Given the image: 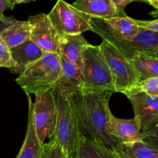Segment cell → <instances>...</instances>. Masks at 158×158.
<instances>
[{
  "instance_id": "1",
  "label": "cell",
  "mask_w": 158,
  "mask_h": 158,
  "mask_svg": "<svg viewBox=\"0 0 158 158\" xmlns=\"http://www.w3.org/2000/svg\"><path fill=\"white\" fill-rule=\"evenodd\" d=\"M113 92L71 95L81 135L113 150L119 141L109 130V99Z\"/></svg>"
},
{
  "instance_id": "2",
  "label": "cell",
  "mask_w": 158,
  "mask_h": 158,
  "mask_svg": "<svg viewBox=\"0 0 158 158\" xmlns=\"http://www.w3.org/2000/svg\"><path fill=\"white\" fill-rule=\"evenodd\" d=\"M60 57L56 53H44L36 61L18 76L16 82L27 96L52 90L60 74Z\"/></svg>"
},
{
  "instance_id": "3",
  "label": "cell",
  "mask_w": 158,
  "mask_h": 158,
  "mask_svg": "<svg viewBox=\"0 0 158 158\" xmlns=\"http://www.w3.org/2000/svg\"><path fill=\"white\" fill-rule=\"evenodd\" d=\"M56 109L57 123L53 137L59 141L70 158H75L81 133L71 96L59 85L53 89Z\"/></svg>"
},
{
  "instance_id": "4",
  "label": "cell",
  "mask_w": 158,
  "mask_h": 158,
  "mask_svg": "<svg viewBox=\"0 0 158 158\" xmlns=\"http://www.w3.org/2000/svg\"><path fill=\"white\" fill-rule=\"evenodd\" d=\"M81 73L82 85L79 94L115 92L112 73L99 45H91L83 51Z\"/></svg>"
},
{
  "instance_id": "5",
  "label": "cell",
  "mask_w": 158,
  "mask_h": 158,
  "mask_svg": "<svg viewBox=\"0 0 158 158\" xmlns=\"http://www.w3.org/2000/svg\"><path fill=\"white\" fill-rule=\"evenodd\" d=\"M92 31L99 35L102 40L113 45L123 55L131 60L139 54L152 55L158 49V33L141 29L132 38H119L105 30L95 19L91 20Z\"/></svg>"
},
{
  "instance_id": "6",
  "label": "cell",
  "mask_w": 158,
  "mask_h": 158,
  "mask_svg": "<svg viewBox=\"0 0 158 158\" xmlns=\"http://www.w3.org/2000/svg\"><path fill=\"white\" fill-rule=\"evenodd\" d=\"M99 47L112 73L115 92L127 95L139 81L137 71L130 60L109 42L102 40Z\"/></svg>"
},
{
  "instance_id": "7",
  "label": "cell",
  "mask_w": 158,
  "mask_h": 158,
  "mask_svg": "<svg viewBox=\"0 0 158 158\" xmlns=\"http://www.w3.org/2000/svg\"><path fill=\"white\" fill-rule=\"evenodd\" d=\"M48 15L60 35L82 34L92 30V17L64 0H57Z\"/></svg>"
},
{
  "instance_id": "8",
  "label": "cell",
  "mask_w": 158,
  "mask_h": 158,
  "mask_svg": "<svg viewBox=\"0 0 158 158\" xmlns=\"http://www.w3.org/2000/svg\"><path fill=\"white\" fill-rule=\"evenodd\" d=\"M33 103V119L36 136L40 143L53 137L57 123V109L52 90L35 95Z\"/></svg>"
},
{
  "instance_id": "9",
  "label": "cell",
  "mask_w": 158,
  "mask_h": 158,
  "mask_svg": "<svg viewBox=\"0 0 158 158\" xmlns=\"http://www.w3.org/2000/svg\"><path fill=\"white\" fill-rule=\"evenodd\" d=\"M31 27L30 40L44 52L59 54L60 34L45 13L30 16L28 19Z\"/></svg>"
},
{
  "instance_id": "10",
  "label": "cell",
  "mask_w": 158,
  "mask_h": 158,
  "mask_svg": "<svg viewBox=\"0 0 158 158\" xmlns=\"http://www.w3.org/2000/svg\"><path fill=\"white\" fill-rule=\"evenodd\" d=\"M109 133L120 143H133L143 140L140 123L136 117L129 119L116 118L112 112L109 114Z\"/></svg>"
},
{
  "instance_id": "11",
  "label": "cell",
  "mask_w": 158,
  "mask_h": 158,
  "mask_svg": "<svg viewBox=\"0 0 158 158\" xmlns=\"http://www.w3.org/2000/svg\"><path fill=\"white\" fill-rule=\"evenodd\" d=\"M127 96L133 106L135 117L140 123L143 131L158 116V97L151 96L144 92H136Z\"/></svg>"
},
{
  "instance_id": "12",
  "label": "cell",
  "mask_w": 158,
  "mask_h": 158,
  "mask_svg": "<svg viewBox=\"0 0 158 158\" xmlns=\"http://www.w3.org/2000/svg\"><path fill=\"white\" fill-rule=\"evenodd\" d=\"M91 44L82 34L60 35L59 42V55L82 68L83 51Z\"/></svg>"
},
{
  "instance_id": "13",
  "label": "cell",
  "mask_w": 158,
  "mask_h": 158,
  "mask_svg": "<svg viewBox=\"0 0 158 158\" xmlns=\"http://www.w3.org/2000/svg\"><path fill=\"white\" fill-rule=\"evenodd\" d=\"M10 51L16 66L10 71L19 75L30 65L40 58L45 53L30 39L22 44L10 49Z\"/></svg>"
},
{
  "instance_id": "14",
  "label": "cell",
  "mask_w": 158,
  "mask_h": 158,
  "mask_svg": "<svg viewBox=\"0 0 158 158\" xmlns=\"http://www.w3.org/2000/svg\"><path fill=\"white\" fill-rule=\"evenodd\" d=\"M71 5L92 19L123 16L115 8L112 0H75Z\"/></svg>"
},
{
  "instance_id": "15",
  "label": "cell",
  "mask_w": 158,
  "mask_h": 158,
  "mask_svg": "<svg viewBox=\"0 0 158 158\" xmlns=\"http://www.w3.org/2000/svg\"><path fill=\"white\" fill-rule=\"evenodd\" d=\"M95 20L109 33L119 38H132L141 30L136 19L128 16L95 19Z\"/></svg>"
},
{
  "instance_id": "16",
  "label": "cell",
  "mask_w": 158,
  "mask_h": 158,
  "mask_svg": "<svg viewBox=\"0 0 158 158\" xmlns=\"http://www.w3.org/2000/svg\"><path fill=\"white\" fill-rule=\"evenodd\" d=\"M60 65L61 69L57 85L63 88L70 95L80 93L82 85L81 68L62 57H60Z\"/></svg>"
},
{
  "instance_id": "17",
  "label": "cell",
  "mask_w": 158,
  "mask_h": 158,
  "mask_svg": "<svg viewBox=\"0 0 158 158\" xmlns=\"http://www.w3.org/2000/svg\"><path fill=\"white\" fill-rule=\"evenodd\" d=\"M29 111L26 137L16 158H40L43 152L44 143H40L35 131L33 119V102L28 96Z\"/></svg>"
},
{
  "instance_id": "18",
  "label": "cell",
  "mask_w": 158,
  "mask_h": 158,
  "mask_svg": "<svg viewBox=\"0 0 158 158\" xmlns=\"http://www.w3.org/2000/svg\"><path fill=\"white\" fill-rule=\"evenodd\" d=\"M113 151L118 158H158V148L143 140L119 143Z\"/></svg>"
},
{
  "instance_id": "19",
  "label": "cell",
  "mask_w": 158,
  "mask_h": 158,
  "mask_svg": "<svg viewBox=\"0 0 158 158\" xmlns=\"http://www.w3.org/2000/svg\"><path fill=\"white\" fill-rule=\"evenodd\" d=\"M30 34L31 27L28 20H16L0 33V40L12 49L30 40Z\"/></svg>"
},
{
  "instance_id": "20",
  "label": "cell",
  "mask_w": 158,
  "mask_h": 158,
  "mask_svg": "<svg viewBox=\"0 0 158 158\" xmlns=\"http://www.w3.org/2000/svg\"><path fill=\"white\" fill-rule=\"evenodd\" d=\"M75 158H118L112 149L81 135Z\"/></svg>"
},
{
  "instance_id": "21",
  "label": "cell",
  "mask_w": 158,
  "mask_h": 158,
  "mask_svg": "<svg viewBox=\"0 0 158 158\" xmlns=\"http://www.w3.org/2000/svg\"><path fill=\"white\" fill-rule=\"evenodd\" d=\"M139 77V81L158 77V57L147 54H139L130 60Z\"/></svg>"
},
{
  "instance_id": "22",
  "label": "cell",
  "mask_w": 158,
  "mask_h": 158,
  "mask_svg": "<svg viewBox=\"0 0 158 158\" xmlns=\"http://www.w3.org/2000/svg\"><path fill=\"white\" fill-rule=\"evenodd\" d=\"M40 158H70V156L59 141L52 137L49 142L44 143Z\"/></svg>"
},
{
  "instance_id": "23",
  "label": "cell",
  "mask_w": 158,
  "mask_h": 158,
  "mask_svg": "<svg viewBox=\"0 0 158 158\" xmlns=\"http://www.w3.org/2000/svg\"><path fill=\"white\" fill-rule=\"evenodd\" d=\"M136 92H144L151 96L158 97V77H150L139 81L127 95Z\"/></svg>"
},
{
  "instance_id": "24",
  "label": "cell",
  "mask_w": 158,
  "mask_h": 158,
  "mask_svg": "<svg viewBox=\"0 0 158 158\" xmlns=\"http://www.w3.org/2000/svg\"><path fill=\"white\" fill-rule=\"evenodd\" d=\"M143 141L158 148V116L143 130Z\"/></svg>"
},
{
  "instance_id": "25",
  "label": "cell",
  "mask_w": 158,
  "mask_h": 158,
  "mask_svg": "<svg viewBox=\"0 0 158 158\" xmlns=\"http://www.w3.org/2000/svg\"><path fill=\"white\" fill-rule=\"evenodd\" d=\"M16 66L11 51L6 44L0 40V68H6L12 69Z\"/></svg>"
},
{
  "instance_id": "26",
  "label": "cell",
  "mask_w": 158,
  "mask_h": 158,
  "mask_svg": "<svg viewBox=\"0 0 158 158\" xmlns=\"http://www.w3.org/2000/svg\"><path fill=\"white\" fill-rule=\"evenodd\" d=\"M136 21L141 29L158 33V18L153 19V20H138V19H136Z\"/></svg>"
},
{
  "instance_id": "27",
  "label": "cell",
  "mask_w": 158,
  "mask_h": 158,
  "mask_svg": "<svg viewBox=\"0 0 158 158\" xmlns=\"http://www.w3.org/2000/svg\"><path fill=\"white\" fill-rule=\"evenodd\" d=\"M114 6L123 16H127L125 13V8L127 5L133 2H142L141 0H112Z\"/></svg>"
},
{
  "instance_id": "28",
  "label": "cell",
  "mask_w": 158,
  "mask_h": 158,
  "mask_svg": "<svg viewBox=\"0 0 158 158\" xmlns=\"http://www.w3.org/2000/svg\"><path fill=\"white\" fill-rule=\"evenodd\" d=\"M7 9L11 10L10 0H0V19H9V17L4 16V12Z\"/></svg>"
},
{
  "instance_id": "29",
  "label": "cell",
  "mask_w": 158,
  "mask_h": 158,
  "mask_svg": "<svg viewBox=\"0 0 158 158\" xmlns=\"http://www.w3.org/2000/svg\"><path fill=\"white\" fill-rule=\"evenodd\" d=\"M35 0H10V4H11V10H13L15 7V6L17 5V4L20 3H27V2H33Z\"/></svg>"
},
{
  "instance_id": "30",
  "label": "cell",
  "mask_w": 158,
  "mask_h": 158,
  "mask_svg": "<svg viewBox=\"0 0 158 158\" xmlns=\"http://www.w3.org/2000/svg\"><path fill=\"white\" fill-rule=\"evenodd\" d=\"M147 3L150 4L155 10H158V0H147Z\"/></svg>"
},
{
  "instance_id": "31",
  "label": "cell",
  "mask_w": 158,
  "mask_h": 158,
  "mask_svg": "<svg viewBox=\"0 0 158 158\" xmlns=\"http://www.w3.org/2000/svg\"><path fill=\"white\" fill-rule=\"evenodd\" d=\"M16 21V20H15ZM14 21V22H15ZM13 23H7V22H2V23H0V33L2 31V30H4L5 28H6L8 26H10V24H12Z\"/></svg>"
},
{
  "instance_id": "32",
  "label": "cell",
  "mask_w": 158,
  "mask_h": 158,
  "mask_svg": "<svg viewBox=\"0 0 158 158\" xmlns=\"http://www.w3.org/2000/svg\"><path fill=\"white\" fill-rule=\"evenodd\" d=\"M15 20H16V19H13V18H10V17H9V19H0V23H2V22L13 23V22H14Z\"/></svg>"
},
{
  "instance_id": "33",
  "label": "cell",
  "mask_w": 158,
  "mask_h": 158,
  "mask_svg": "<svg viewBox=\"0 0 158 158\" xmlns=\"http://www.w3.org/2000/svg\"><path fill=\"white\" fill-rule=\"evenodd\" d=\"M152 56H154V57H158V49L156 50V51H155L154 52H153V54H152Z\"/></svg>"
},
{
  "instance_id": "34",
  "label": "cell",
  "mask_w": 158,
  "mask_h": 158,
  "mask_svg": "<svg viewBox=\"0 0 158 158\" xmlns=\"http://www.w3.org/2000/svg\"><path fill=\"white\" fill-rule=\"evenodd\" d=\"M142 2H147V0H141Z\"/></svg>"
}]
</instances>
